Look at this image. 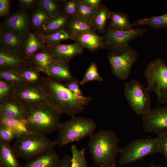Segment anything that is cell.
Segmentation results:
<instances>
[{
  "mask_svg": "<svg viewBox=\"0 0 167 167\" xmlns=\"http://www.w3.org/2000/svg\"><path fill=\"white\" fill-rule=\"evenodd\" d=\"M138 57L136 52L128 44L110 50L108 58L112 74L120 80L127 79Z\"/></svg>",
  "mask_w": 167,
  "mask_h": 167,
  "instance_id": "8",
  "label": "cell"
},
{
  "mask_svg": "<svg viewBox=\"0 0 167 167\" xmlns=\"http://www.w3.org/2000/svg\"><path fill=\"white\" fill-rule=\"evenodd\" d=\"M39 0H19L18 6L20 9L32 11L38 6Z\"/></svg>",
  "mask_w": 167,
  "mask_h": 167,
  "instance_id": "43",
  "label": "cell"
},
{
  "mask_svg": "<svg viewBox=\"0 0 167 167\" xmlns=\"http://www.w3.org/2000/svg\"><path fill=\"white\" fill-rule=\"evenodd\" d=\"M31 29L38 33L44 24L51 18L44 9L38 6L30 14Z\"/></svg>",
  "mask_w": 167,
  "mask_h": 167,
  "instance_id": "29",
  "label": "cell"
},
{
  "mask_svg": "<svg viewBox=\"0 0 167 167\" xmlns=\"http://www.w3.org/2000/svg\"><path fill=\"white\" fill-rule=\"evenodd\" d=\"M38 6L45 10L51 18L62 12V1L39 0Z\"/></svg>",
  "mask_w": 167,
  "mask_h": 167,
  "instance_id": "34",
  "label": "cell"
},
{
  "mask_svg": "<svg viewBox=\"0 0 167 167\" xmlns=\"http://www.w3.org/2000/svg\"><path fill=\"white\" fill-rule=\"evenodd\" d=\"M10 143L0 141V167H22Z\"/></svg>",
  "mask_w": 167,
  "mask_h": 167,
  "instance_id": "22",
  "label": "cell"
},
{
  "mask_svg": "<svg viewBox=\"0 0 167 167\" xmlns=\"http://www.w3.org/2000/svg\"><path fill=\"white\" fill-rule=\"evenodd\" d=\"M144 76L147 88L156 94L158 104L167 105V66L160 58L150 61L146 68Z\"/></svg>",
  "mask_w": 167,
  "mask_h": 167,
  "instance_id": "6",
  "label": "cell"
},
{
  "mask_svg": "<svg viewBox=\"0 0 167 167\" xmlns=\"http://www.w3.org/2000/svg\"><path fill=\"white\" fill-rule=\"evenodd\" d=\"M156 153H159L157 137L138 139L121 148L118 161L122 165H126Z\"/></svg>",
  "mask_w": 167,
  "mask_h": 167,
  "instance_id": "7",
  "label": "cell"
},
{
  "mask_svg": "<svg viewBox=\"0 0 167 167\" xmlns=\"http://www.w3.org/2000/svg\"><path fill=\"white\" fill-rule=\"evenodd\" d=\"M72 160L71 156H64L60 159L56 167H71Z\"/></svg>",
  "mask_w": 167,
  "mask_h": 167,
  "instance_id": "45",
  "label": "cell"
},
{
  "mask_svg": "<svg viewBox=\"0 0 167 167\" xmlns=\"http://www.w3.org/2000/svg\"><path fill=\"white\" fill-rule=\"evenodd\" d=\"M25 108L46 103L45 95L41 86L25 84L15 87L13 96Z\"/></svg>",
  "mask_w": 167,
  "mask_h": 167,
  "instance_id": "12",
  "label": "cell"
},
{
  "mask_svg": "<svg viewBox=\"0 0 167 167\" xmlns=\"http://www.w3.org/2000/svg\"><path fill=\"white\" fill-rule=\"evenodd\" d=\"M19 136L17 133L11 128L0 125V141L10 143Z\"/></svg>",
  "mask_w": 167,
  "mask_h": 167,
  "instance_id": "39",
  "label": "cell"
},
{
  "mask_svg": "<svg viewBox=\"0 0 167 167\" xmlns=\"http://www.w3.org/2000/svg\"><path fill=\"white\" fill-rule=\"evenodd\" d=\"M110 19L108 28L123 31H129L134 29L130 22L129 15L126 13L111 11Z\"/></svg>",
  "mask_w": 167,
  "mask_h": 167,
  "instance_id": "26",
  "label": "cell"
},
{
  "mask_svg": "<svg viewBox=\"0 0 167 167\" xmlns=\"http://www.w3.org/2000/svg\"><path fill=\"white\" fill-rule=\"evenodd\" d=\"M41 86L46 103L62 114L71 117L82 112L91 101V96L74 94L63 84L49 76H42Z\"/></svg>",
  "mask_w": 167,
  "mask_h": 167,
  "instance_id": "1",
  "label": "cell"
},
{
  "mask_svg": "<svg viewBox=\"0 0 167 167\" xmlns=\"http://www.w3.org/2000/svg\"><path fill=\"white\" fill-rule=\"evenodd\" d=\"M124 94L129 106L137 115H143L150 109V91L137 80L131 79L125 84Z\"/></svg>",
  "mask_w": 167,
  "mask_h": 167,
  "instance_id": "9",
  "label": "cell"
},
{
  "mask_svg": "<svg viewBox=\"0 0 167 167\" xmlns=\"http://www.w3.org/2000/svg\"><path fill=\"white\" fill-rule=\"evenodd\" d=\"M62 12L70 17L78 15L77 1H62Z\"/></svg>",
  "mask_w": 167,
  "mask_h": 167,
  "instance_id": "40",
  "label": "cell"
},
{
  "mask_svg": "<svg viewBox=\"0 0 167 167\" xmlns=\"http://www.w3.org/2000/svg\"><path fill=\"white\" fill-rule=\"evenodd\" d=\"M142 128L146 133L157 135L167 131V105L150 109L142 116Z\"/></svg>",
  "mask_w": 167,
  "mask_h": 167,
  "instance_id": "11",
  "label": "cell"
},
{
  "mask_svg": "<svg viewBox=\"0 0 167 167\" xmlns=\"http://www.w3.org/2000/svg\"><path fill=\"white\" fill-rule=\"evenodd\" d=\"M147 31L146 29L140 27L129 31L107 28L103 36L104 48L110 50L128 44L133 40L143 37Z\"/></svg>",
  "mask_w": 167,
  "mask_h": 167,
  "instance_id": "10",
  "label": "cell"
},
{
  "mask_svg": "<svg viewBox=\"0 0 167 167\" xmlns=\"http://www.w3.org/2000/svg\"><path fill=\"white\" fill-rule=\"evenodd\" d=\"M119 139L111 130H101L90 137L88 143L93 165L98 167H115L120 153Z\"/></svg>",
  "mask_w": 167,
  "mask_h": 167,
  "instance_id": "2",
  "label": "cell"
},
{
  "mask_svg": "<svg viewBox=\"0 0 167 167\" xmlns=\"http://www.w3.org/2000/svg\"><path fill=\"white\" fill-rule=\"evenodd\" d=\"M71 149L72 158L71 167H88L85 149H79L76 145L73 144Z\"/></svg>",
  "mask_w": 167,
  "mask_h": 167,
  "instance_id": "35",
  "label": "cell"
},
{
  "mask_svg": "<svg viewBox=\"0 0 167 167\" xmlns=\"http://www.w3.org/2000/svg\"><path fill=\"white\" fill-rule=\"evenodd\" d=\"M29 63L41 72L48 75L49 70L55 60L46 46L28 58Z\"/></svg>",
  "mask_w": 167,
  "mask_h": 167,
  "instance_id": "17",
  "label": "cell"
},
{
  "mask_svg": "<svg viewBox=\"0 0 167 167\" xmlns=\"http://www.w3.org/2000/svg\"><path fill=\"white\" fill-rule=\"evenodd\" d=\"M11 1L10 0H0V17L7 16L11 13L9 7Z\"/></svg>",
  "mask_w": 167,
  "mask_h": 167,
  "instance_id": "44",
  "label": "cell"
},
{
  "mask_svg": "<svg viewBox=\"0 0 167 167\" xmlns=\"http://www.w3.org/2000/svg\"><path fill=\"white\" fill-rule=\"evenodd\" d=\"M94 120L82 116L71 117L70 119L61 123L55 140L60 148L71 142L90 137L96 129Z\"/></svg>",
  "mask_w": 167,
  "mask_h": 167,
  "instance_id": "4",
  "label": "cell"
},
{
  "mask_svg": "<svg viewBox=\"0 0 167 167\" xmlns=\"http://www.w3.org/2000/svg\"><path fill=\"white\" fill-rule=\"evenodd\" d=\"M29 63L28 58L20 53L10 51L0 47V68L18 70Z\"/></svg>",
  "mask_w": 167,
  "mask_h": 167,
  "instance_id": "16",
  "label": "cell"
},
{
  "mask_svg": "<svg viewBox=\"0 0 167 167\" xmlns=\"http://www.w3.org/2000/svg\"><path fill=\"white\" fill-rule=\"evenodd\" d=\"M149 167H163L161 165H151Z\"/></svg>",
  "mask_w": 167,
  "mask_h": 167,
  "instance_id": "47",
  "label": "cell"
},
{
  "mask_svg": "<svg viewBox=\"0 0 167 167\" xmlns=\"http://www.w3.org/2000/svg\"><path fill=\"white\" fill-rule=\"evenodd\" d=\"M166 50H167V48H166Z\"/></svg>",
  "mask_w": 167,
  "mask_h": 167,
  "instance_id": "48",
  "label": "cell"
},
{
  "mask_svg": "<svg viewBox=\"0 0 167 167\" xmlns=\"http://www.w3.org/2000/svg\"><path fill=\"white\" fill-rule=\"evenodd\" d=\"M46 46L39 33L31 31L24 39L20 53L28 58Z\"/></svg>",
  "mask_w": 167,
  "mask_h": 167,
  "instance_id": "20",
  "label": "cell"
},
{
  "mask_svg": "<svg viewBox=\"0 0 167 167\" xmlns=\"http://www.w3.org/2000/svg\"><path fill=\"white\" fill-rule=\"evenodd\" d=\"M25 108L24 119L33 133L46 136L58 131L62 114L47 103Z\"/></svg>",
  "mask_w": 167,
  "mask_h": 167,
  "instance_id": "3",
  "label": "cell"
},
{
  "mask_svg": "<svg viewBox=\"0 0 167 167\" xmlns=\"http://www.w3.org/2000/svg\"><path fill=\"white\" fill-rule=\"evenodd\" d=\"M48 76L60 82H66L75 78L70 71L68 62L56 60L50 67Z\"/></svg>",
  "mask_w": 167,
  "mask_h": 167,
  "instance_id": "21",
  "label": "cell"
},
{
  "mask_svg": "<svg viewBox=\"0 0 167 167\" xmlns=\"http://www.w3.org/2000/svg\"><path fill=\"white\" fill-rule=\"evenodd\" d=\"M94 29L91 21L79 15L69 18L66 28L72 37Z\"/></svg>",
  "mask_w": 167,
  "mask_h": 167,
  "instance_id": "23",
  "label": "cell"
},
{
  "mask_svg": "<svg viewBox=\"0 0 167 167\" xmlns=\"http://www.w3.org/2000/svg\"><path fill=\"white\" fill-rule=\"evenodd\" d=\"M83 2L93 8L98 10L101 6V1L100 0H82Z\"/></svg>",
  "mask_w": 167,
  "mask_h": 167,
  "instance_id": "46",
  "label": "cell"
},
{
  "mask_svg": "<svg viewBox=\"0 0 167 167\" xmlns=\"http://www.w3.org/2000/svg\"><path fill=\"white\" fill-rule=\"evenodd\" d=\"M79 84L78 80L75 78L71 81L66 82L63 85L75 95L78 96H83Z\"/></svg>",
  "mask_w": 167,
  "mask_h": 167,
  "instance_id": "42",
  "label": "cell"
},
{
  "mask_svg": "<svg viewBox=\"0 0 167 167\" xmlns=\"http://www.w3.org/2000/svg\"><path fill=\"white\" fill-rule=\"evenodd\" d=\"M26 37L9 31L0 26V47L6 50L20 53Z\"/></svg>",
  "mask_w": 167,
  "mask_h": 167,
  "instance_id": "15",
  "label": "cell"
},
{
  "mask_svg": "<svg viewBox=\"0 0 167 167\" xmlns=\"http://www.w3.org/2000/svg\"><path fill=\"white\" fill-rule=\"evenodd\" d=\"M0 26L11 32L26 36L31 30L30 14L19 9L6 16Z\"/></svg>",
  "mask_w": 167,
  "mask_h": 167,
  "instance_id": "13",
  "label": "cell"
},
{
  "mask_svg": "<svg viewBox=\"0 0 167 167\" xmlns=\"http://www.w3.org/2000/svg\"><path fill=\"white\" fill-rule=\"evenodd\" d=\"M0 78L18 87L26 84L17 70L0 68Z\"/></svg>",
  "mask_w": 167,
  "mask_h": 167,
  "instance_id": "33",
  "label": "cell"
},
{
  "mask_svg": "<svg viewBox=\"0 0 167 167\" xmlns=\"http://www.w3.org/2000/svg\"><path fill=\"white\" fill-rule=\"evenodd\" d=\"M46 45L50 47L62 41L72 40V37L66 29H63L46 35L39 34Z\"/></svg>",
  "mask_w": 167,
  "mask_h": 167,
  "instance_id": "32",
  "label": "cell"
},
{
  "mask_svg": "<svg viewBox=\"0 0 167 167\" xmlns=\"http://www.w3.org/2000/svg\"><path fill=\"white\" fill-rule=\"evenodd\" d=\"M56 145V140L32 133L18 137L12 146L18 157L28 161L54 150Z\"/></svg>",
  "mask_w": 167,
  "mask_h": 167,
  "instance_id": "5",
  "label": "cell"
},
{
  "mask_svg": "<svg viewBox=\"0 0 167 167\" xmlns=\"http://www.w3.org/2000/svg\"><path fill=\"white\" fill-rule=\"evenodd\" d=\"M0 125L11 128L17 133L19 136L34 133L29 129L24 119H10L0 117Z\"/></svg>",
  "mask_w": 167,
  "mask_h": 167,
  "instance_id": "30",
  "label": "cell"
},
{
  "mask_svg": "<svg viewBox=\"0 0 167 167\" xmlns=\"http://www.w3.org/2000/svg\"><path fill=\"white\" fill-rule=\"evenodd\" d=\"M70 17L62 12L50 18L44 24L39 33L49 34L63 29H66Z\"/></svg>",
  "mask_w": 167,
  "mask_h": 167,
  "instance_id": "24",
  "label": "cell"
},
{
  "mask_svg": "<svg viewBox=\"0 0 167 167\" xmlns=\"http://www.w3.org/2000/svg\"><path fill=\"white\" fill-rule=\"evenodd\" d=\"M93 81H103V79L99 74L97 67L95 63L92 62L87 69L79 85H84L87 83Z\"/></svg>",
  "mask_w": 167,
  "mask_h": 167,
  "instance_id": "36",
  "label": "cell"
},
{
  "mask_svg": "<svg viewBox=\"0 0 167 167\" xmlns=\"http://www.w3.org/2000/svg\"><path fill=\"white\" fill-rule=\"evenodd\" d=\"M158 135L159 153L162 154L167 160V131L161 133Z\"/></svg>",
  "mask_w": 167,
  "mask_h": 167,
  "instance_id": "41",
  "label": "cell"
},
{
  "mask_svg": "<svg viewBox=\"0 0 167 167\" xmlns=\"http://www.w3.org/2000/svg\"><path fill=\"white\" fill-rule=\"evenodd\" d=\"M48 47L55 60L68 62L75 57L81 54L84 49L77 42L72 44L59 43Z\"/></svg>",
  "mask_w": 167,
  "mask_h": 167,
  "instance_id": "14",
  "label": "cell"
},
{
  "mask_svg": "<svg viewBox=\"0 0 167 167\" xmlns=\"http://www.w3.org/2000/svg\"><path fill=\"white\" fill-rule=\"evenodd\" d=\"M15 86L0 78V102L13 97Z\"/></svg>",
  "mask_w": 167,
  "mask_h": 167,
  "instance_id": "38",
  "label": "cell"
},
{
  "mask_svg": "<svg viewBox=\"0 0 167 167\" xmlns=\"http://www.w3.org/2000/svg\"><path fill=\"white\" fill-rule=\"evenodd\" d=\"M25 111V108L13 98L0 102V117L10 119H24Z\"/></svg>",
  "mask_w": 167,
  "mask_h": 167,
  "instance_id": "18",
  "label": "cell"
},
{
  "mask_svg": "<svg viewBox=\"0 0 167 167\" xmlns=\"http://www.w3.org/2000/svg\"><path fill=\"white\" fill-rule=\"evenodd\" d=\"M75 41L83 48L91 51H96L104 48V38L94 31L88 32L72 37Z\"/></svg>",
  "mask_w": 167,
  "mask_h": 167,
  "instance_id": "19",
  "label": "cell"
},
{
  "mask_svg": "<svg viewBox=\"0 0 167 167\" xmlns=\"http://www.w3.org/2000/svg\"><path fill=\"white\" fill-rule=\"evenodd\" d=\"M132 24L133 27L147 26L155 30L167 28V12L161 15L152 16L149 18L139 19Z\"/></svg>",
  "mask_w": 167,
  "mask_h": 167,
  "instance_id": "28",
  "label": "cell"
},
{
  "mask_svg": "<svg viewBox=\"0 0 167 167\" xmlns=\"http://www.w3.org/2000/svg\"><path fill=\"white\" fill-rule=\"evenodd\" d=\"M78 15L92 22L97 10L95 9L81 0L77 1Z\"/></svg>",
  "mask_w": 167,
  "mask_h": 167,
  "instance_id": "37",
  "label": "cell"
},
{
  "mask_svg": "<svg viewBox=\"0 0 167 167\" xmlns=\"http://www.w3.org/2000/svg\"><path fill=\"white\" fill-rule=\"evenodd\" d=\"M26 84L33 85L41 84V72L36 67L29 63L17 70Z\"/></svg>",
  "mask_w": 167,
  "mask_h": 167,
  "instance_id": "27",
  "label": "cell"
},
{
  "mask_svg": "<svg viewBox=\"0 0 167 167\" xmlns=\"http://www.w3.org/2000/svg\"><path fill=\"white\" fill-rule=\"evenodd\" d=\"M111 11L106 6L102 5L97 10L92 23L94 29L99 32L104 30L108 20L110 19Z\"/></svg>",
  "mask_w": 167,
  "mask_h": 167,
  "instance_id": "31",
  "label": "cell"
},
{
  "mask_svg": "<svg viewBox=\"0 0 167 167\" xmlns=\"http://www.w3.org/2000/svg\"><path fill=\"white\" fill-rule=\"evenodd\" d=\"M60 159L54 150L31 161L22 167H56Z\"/></svg>",
  "mask_w": 167,
  "mask_h": 167,
  "instance_id": "25",
  "label": "cell"
}]
</instances>
